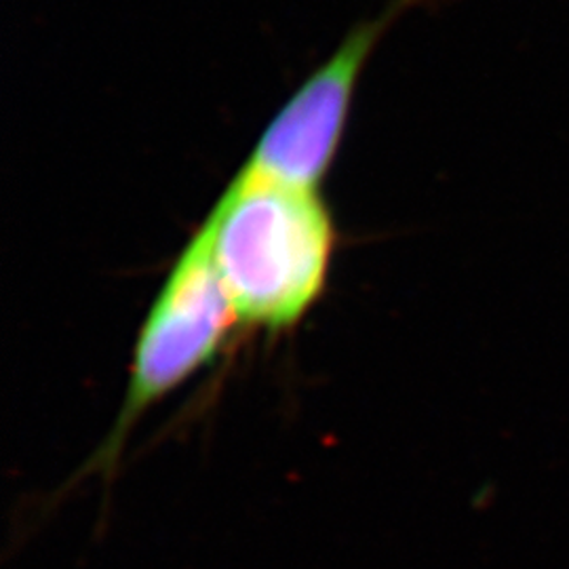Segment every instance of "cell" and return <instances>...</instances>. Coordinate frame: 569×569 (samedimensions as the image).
Segmentation results:
<instances>
[{"mask_svg": "<svg viewBox=\"0 0 569 569\" xmlns=\"http://www.w3.org/2000/svg\"><path fill=\"white\" fill-rule=\"evenodd\" d=\"M239 326L283 333L319 305L338 230L321 190L237 171L204 218Z\"/></svg>", "mask_w": 569, "mask_h": 569, "instance_id": "cell-1", "label": "cell"}, {"mask_svg": "<svg viewBox=\"0 0 569 569\" xmlns=\"http://www.w3.org/2000/svg\"><path fill=\"white\" fill-rule=\"evenodd\" d=\"M237 326L203 222L183 244L150 305L133 346L121 409L82 475L98 472L108 479L143 416L213 366Z\"/></svg>", "mask_w": 569, "mask_h": 569, "instance_id": "cell-2", "label": "cell"}, {"mask_svg": "<svg viewBox=\"0 0 569 569\" xmlns=\"http://www.w3.org/2000/svg\"><path fill=\"white\" fill-rule=\"evenodd\" d=\"M413 2L392 0L380 16L355 26L268 122L243 163L244 171L274 182L321 190L342 146L367 61L392 21Z\"/></svg>", "mask_w": 569, "mask_h": 569, "instance_id": "cell-3", "label": "cell"}]
</instances>
